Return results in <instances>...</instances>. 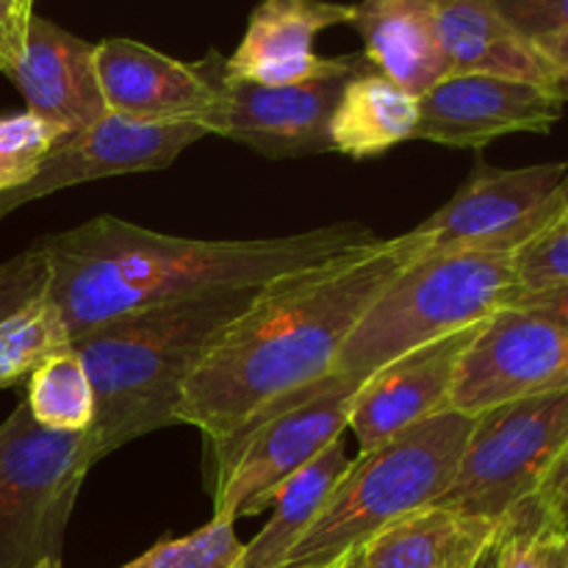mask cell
I'll return each instance as SVG.
<instances>
[{
	"mask_svg": "<svg viewBox=\"0 0 568 568\" xmlns=\"http://www.w3.org/2000/svg\"><path fill=\"white\" fill-rule=\"evenodd\" d=\"M327 568H366L364 566V549H355V552L344 555L342 560H336V564L327 566Z\"/></svg>",
	"mask_w": 568,
	"mask_h": 568,
	"instance_id": "cell-36",
	"label": "cell"
},
{
	"mask_svg": "<svg viewBox=\"0 0 568 568\" xmlns=\"http://www.w3.org/2000/svg\"><path fill=\"white\" fill-rule=\"evenodd\" d=\"M366 64L364 53L349 70L292 87L222 81L220 109L209 133L247 144L266 159L333 153L331 122L349 78Z\"/></svg>",
	"mask_w": 568,
	"mask_h": 568,
	"instance_id": "cell-13",
	"label": "cell"
},
{
	"mask_svg": "<svg viewBox=\"0 0 568 568\" xmlns=\"http://www.w3.org/2000/svg\"><path fill=\"white\" fill-rule=\"evenodd\" d=\"M471 568H499V552H497V538L486 547V552L477 558V564Z\"/></svg>",
	"mask_w": 568,
	"mask_h": 568,
	"instance_id": "cell-35",
	"label": "cell"
},
{
	"mask_svg": "<svg viewBox=\"0 0 568 568\" xmlns=\"http://www.w3.org/2000/svg\"><path fill=\"white\" fill-rule=\"evenodd\" d=\"M92 430L37 425L26 399L0 425V568L61 560L64 530L89 469Z\"/></svg>",
	"mask_w": 568,
	"mask_h": 568,
	"instance_id": "cell-7",
	"label": "cell"
},
{
	"mask_svg": "<svg viewBox=\"0 0 568 568\" xmlns=\"http://www.w3.org/2000/svg\"><path fill=\"white\" fill-rule=\"evenodd\" d=\"M449 75H494L555 92V72L488 0H430Z\"/></svg>",
	"mask_w": 568,
	"mask_h": 568,
	"instance_id": "cell-18",
	"label": "cell"
},
{
	"mask_svg": "<svg viewBox=\"0 0 568 568\" xmlns=\"http://www.w3.org/2000/svg\"><path fill=\"white\" fill-rule=\"evenodd\" d=\"M31 568H61V560H42V564H37Z\"/></svg>",
	"mask_w": 568,
	"mask_h": 568,
	"instance_id": "cell-38",
	"label": "cell"
},
{
	"mask_svg": "<svg viewBox=\"0 0 568 568\" xmlns=\"http://www.w3.org/2000/svg\"><path fill=\"white\" fill-rule=\"evenodd\" d=\"M497 552L499 568H568V530L549 525L527 499L499 525Z\"/></svg>",
	"mask_w": 568,
	"mask_h": 568,
	"instance_id": "cell-26",
	"label": "cell"
},
{
	"mask_svg": "<svg viewBox=\"0 0 568 568\" xmlns=\"http://www.w3.org/2000/svg\"><path fill=\"white\" fill-rule=\"evenodd\" d=\"M242 555L244 544L236 536V521L211 516L189 536L164 538L120 568H239Z\"/></svg>",
	"mask_w": 568,
	"mask_h": 568,
	"instance_id": "cell-25",
	"label": "cell"
},
{
	"mask_svg": "<svg viewBox=\"0 0 568 568\" xmlns=\"http://www.w3.org/2000/svg\"><path fill=\"white\" fill-rule=\"evenodd\" d=\"M26 3H28V6H31V9H33V0H26Z\"/></svg>",
	"mask_w": 568,
	"mask_h": 568,
	"instance_id": "cell-39",
	"label": "cell"
},
{
	"mask_svg": "<svg viewBox=\"0 0 568 568\" xmlns=\"http://www.w3.org/2000/svg\"><path fill=\"white\" fill-rule=\"evenodd\" d=\"M361 222H333L275 239H183L100 214L39 239L48 255V297L70 336L155 305L253 288L314 270L377 242Z\"/></svg>",
	"mask_w": 568,
	"mask_h": 568,
	"instance_id": "cell-2",
	"label": "cell"
},
{
	"mask_svg": "<svg viewBox=\"0 0 568 568\" xmlns=\"http://www.w3.org/2000/svg\"><path fill=\"white\" fill-rule=\"evenodd\" d=\"M203 136H209V131L200 122H139L109 111L87 131L59 139L26 186L0 194V220L61 189L100 178L164 170Z\"/></svg>",
	"mask_w": 568,
	"mask_h": 568,
	"instance_id": "cell-11",
	"label": "cell"
},
{
	"mask_svg": "<svg viewBox=\"0 0 568 568\" xmlns=\"http://www.w3.org/2000/svg\"><path fill=\"white\" fill-rule=\"evenodd\" d=\"M50 266L39 239L0 264V322L48 292Z\"/></svg>",
	"mask_w": 568,
	"mask_h": 568,
	"instance_id": "cell-29",
	"label": "cell"
},
{
	"mask_svg": "<svg viewBox=\"0 0 568 568\" xmlns=\"http://www.w3.org/2000/svg\"><path fill=\"white\" fill-rule=\"evenodd\" d=\"M564 98L536 83L494 75H447L419 98L416 139L483 150L516 133H549L564 120Z\"/></svg>",
	"mask_w": 568,
	"mask_h": 568,
	"instance_id": "cell-14",
	"label": "cell"
},
{
	"mask_svg": "<svg viewBox=\"0 0 568 568\" xmlns=\"http://www.w3.org/2000/svg\"><path fill=\"white\" fill-rule=\"evenodd\" d=\"M266 286L155 305L72 338L94 388L89 430L98 464L114 449L175 425V408L194 366Z\"/></svg>",
	"mask_w": 568,
	"mask_h": 568,
	"instance_id": "cell-3",
	"label": "cell"
},
{
	"mask_svg": "<svg viewBox=\"0 0 568 568\" xmlns=\"http://www.w3.org/2000/svg\"><path fill=\"white\" fill-rule=\"evenodd\" d=\"M59 139L61 133L31 111L0 116V194L26 186Z\"/></svg>",
	"mask_w": 568,
	"mask_h": 568,
	"instance_id": "cell-27",
	"label": "cell"
},
{
	"mask_svg": "<svg viewBox=\"0 0 568 568\" xmlns=\"http://www.w3.org/2000/svg\"><path fill=\"white\" fill-rule=\"evenodd\" d=\"M568 211V161L499 170L477 164L464 186L414 236L422 253H519Z\"/></svg>",
	"mask_w": 568,
	"mask_h": 568,
	"instance_id": "cell-9",
	"label": "cell"
},
{
	"mask_svg": "<svg viewBox=\"0 0 568 568\" xmlns=\"http://www.w3.org/2000/svg\"><path fill=\"white\" fill-rule=\"evenodd\" d=\"M9 78L31 114L53 125L61 139L87 131L109 114L94 67V44L31 14Z\"/></svg>",
	"mask_w": 568,
	"mask_h": 568,
	"instance_id": "cell-17",
	"label": "cell"
},
{
	"mask_svg": "<svg viewBox=\"0 0 568 568\" xmlns=\"http://www.w3.org/2000/svg\"><path fill=\"white\" fill-rule=\"evenodd\" d=\"M519 294L544 292V288L568 283V220L560 216L555 225L538 233L532 242L516 253Z\"/></svg>",
	"mask_w": 568,
	"mask_h": 568,
	"instance_id": "cell-28",
	"label": "cell"
},
{
	"mask_svg": "<svg viewBox=\"0 0 568 568\" xmlns=\"http://www.w3.org/2000/svg\"><path fill=\"white\" fill-rule=\"evenodd\" d=\"M480 325L414 349L377 369L355 394L349 427L361 453L449 408L455 372Z\"/></svg>",
	"mask_w": 568,
	"mask_h": 568,
	"instance_id": "cell-16",
	"label": "cell"
},
{
	"mask_svg": "<svg viewBox=\"0 0 568 568\" xmlns=\"http://www.w3.org/2000/svg\"><path fill=\"white\" fill-rule=\"evenodd\" d=\"M347 469V449L338 438L320 458H314L292 480L283 483L281 491L275 494L270 505L272 516L264 530L253 541L244 544L242 566L239 568H281L283 558L292 552V547L303 538L311 521L320 516L322 505H325V499L331 497V491Z\"/></svg>",
	"mask_w": 568,
	"mask_h": 568,
	"instance_id": "cell-22",
	"label": "cell"
},
{
	"mask_svg": "<svg viewBox=\"0 0 568 568\" xmlns=\"http://www.w3.org/2000/svg\"><path fill=\"white\" fill-rule=\"evenodd\" d=\"M419 98L405 92L366 61L344 87L331 122L333 153L377 159L397 144L416 139Z\"/></svg>",
	"mask_w": 568,
	"mask_h": 568,
	"instance_id": "cell-21",
	"label": "cell"
},
{
	"mask_svg": "<svg viewBox=\"0 0 568 568\" xmlns=\"http://www.w3.org/2000/svg\"><path fill=\"white\" fill-rule=\"evenodd\" d=\"M349 17L353 6L331 0H261L242 42L225 59V75L261 87H292L338 75L361 53L322 59L314 53V39L333 26H349Z\"/></svg>",
	"mask_w": 568,
	"mask_h": 568,
	"instance_id": "cell-15",
	"label": "cell"
},
{
	"mask_svg": "<svg viewBox=\"0 0 568 568\" xmlns=\"http://www.w3.org/2000/svg\"><path fill=\"white\" fill-rule=\"evenodd\" d=\"M521 37L568 31V0H488Z\"/></svg>",
	"mask_w": 568,
	"mask_h": 568,
	"instance_id": "cell-30",
	"label": "cell"
},
{
	"mask_svg": "<svg viewBox=\"0 0 568 568\" xmlns=\"http://www.w3.org/2000/svg\"><path fill=\"white\" fill-rule=\"evenodd\" d=\"M366 381L327 375L255 410L231 436L209 442L214 516L239 521L270 508L283 483L344 436L355 394Z\"/></svg>",
	"mask_w": 568,
	"mask_h": 568,
	"instance_id": "cell-6",
	"label": "cell"
},
{
	"mask_svg": "<svg viewBox=\"0 0 568 568\" xmlns=\"http://www.w3.org/2000/svg\"><path fill=\"white\" fill-rule=\"evenodd\" d=\"M422 255L408 231L270 283L194 366L175 425L220 442L264 405L333 375L338 349L366 308Z\"/></svg>",
	"mask_w": 568,
	"mask_h": 568,
	"instance_id": "cell-1",
	"label": "cell"
},
{
	"mask_svg": "<svg viewBox=\"0 0 568 568\" xmlns=\"http://www.w3.org/2000/svg\"><path fill=\"white\" fill-rule=\"evenodd\" d=\"M530 503L536 505L538 514L549 525H555L558 530H568V444L560 458L555 460L552 469H549V475L544 477L538 491L530 497Z\"/></svg>",
	"mask_w": 568,
	"mask_h": 568,
	"instance_id": "cell-31",
	"label": "cell"
},
{
	"mask_svg": "<svg viewBox=\"0 0 568 568\" xmlns=\"http://www.w3.org/2000/svg\"><path fill=\"white\" fill-rule=\"evenodd\" d=\"M28 410L48 430L83 433L94 422V388L72 344L50 355L28 377Z\"/></svg>",
	"mask_w": 568,
	"mask_h": 568,
	"instance_id": "cell-23",
	"label": "cell"
},
{
	"mask_svg": "<svg viewBox=\"0 0 568 568\" xmlns=\"http://www.w3.org/2000/svg\"><path fill=\"white\" fill-rule=\"evenodd\" d=\"M532 42H536V48L541 50V55L552 67L555 94L564 98V103H568V31L547 33V37H538Z\"/></svg>",
	"mask_w": 568,
	"mask_h": 568,
	"instance_id": "cell-33",
	"label": "cell"
},
{
	"mask_svg": "<svg viewBox=\"0 0 568 568\" xmlns=\"http://www.w3.org/2000/svg\"><path fill=\"white\" fill-rule=\"evenodd\" d=\"M70 344L72 336L64 314L44 292L42 297L0 322V388L28 381L39 364Z\"/></svg>",
	"mask_w": 568,
	"mask_h": 568,
	"instance_id": "cell-24",
	"label": "cell"
},
{
	"mask_svg": "<svg viewBox=\"0 0 568 568\" xmlns=\"http://www.w3.org/2000/svg\"><path fill=\"white\" fill-rule=\"evenodd\" d=\"M564 216H566V220H568V211H566V214H564Z\"/></svg>",
	"mask_w": 568,
	"mask_h": 568,
	"instance_id": "cell-40",
	"label": "cell"
},
{
	"mask_svg": "<svg viewBox=\"0 0 568 568\" xmlns=\"http://www.w3.org/2000/svg\"><path fill=\"white\" fill-rule=\"evenodd\" d=\"M3 3L9 6L11 11H14V14H17V20H22V22H28V20H31L33 9H31V6L26 3V0H3Z\"/></svg>",
	"mask_w": 568,
	"mask_h": 568,
	"instance_id": "cell-37",
	"label": "cell"
},
{
	"mask_svg": "<svg viewBox=\"0 0 568 568\" xmlns=\"http://www.w3.org/2000/svg\"><path fill=\"white\" fill-rule=\"evenodd\" d=\"M510 308H525L530 314L544 316L549 322L568 327V283L566 286L544 288V292H525L510 303Z\"/></svg>",
	"mask_w": 568,
	"mask_h": 568,
	"instance_id": "cell-32",
	"label": "cell"
},
{
	"mask_svg": "<svg viewBox=\"0 0 568 568\" xmlns=\"http://www.w3.org/2000/svg\"><path fill=\"white\" fill-rule=\"evenodd\" d=\"M349 26L364 42V59L414 98L449 75L430 0H358Z\"/></svg>",
	"mask_w": 568,
	"mask_h": 568,
	"instance_id": "cell-19",
	"label": "cell"
},
{
	"mask_svg": "<svg viewBox=\"0 0 568 568\" xmlns=\"http://www.w3.org/2000/svg\"><path fill=\"white\" fill-rule=\"evenodd\" d=\"M28 22L17 20L14 11L0 0V72L9 75V70L14 67L17 53L22 48V37H26Z\"/></svg>",
	"mask_w": 568,
	"mask_h": 568,
	"instance_id": "cell-34",
	"label": "cell"
},
{
	"mask_svg": "<svg viewBox=\"0 0 568 568\" xmlns=\"http://www.w3.org/2000/svg\"><path fill=\"white\" fill-rule=\"evenodd\" d=\"M503 521L427 505L394 521L364 547L366 568H471Z\"/></svg>",
	"mask_w": 568,
	"mask_h": 568,
	"instance_id": "cell-20",
	"label": "cell"
},
{
	"mask_svg": "<svg viewBox=\"0 0 568 568\" xmlns=\"http://www.w3.org/2000/svg\"><path fill=\"white\" fill-rule=\"evenodd\" d=\"M471 427L475 416L447 408L349 460L281 568L333 566L403 516L438 503L453 483Z\"/></svg>",
	"mask_w": 568,
	"mask_h": 568,
	"instance_id": "cell-4",
	"label": "cell"
},
{
	"mask_svg": "<svg viewBox=\"0 0 568 568\" xmlns=\"http://www.w3.org/2000/svg\"><path fill=\"white\" fill-rule=\"evenodd\" d=\"M568 444V392L505 403L475 416L442 508L480 519L505 516L538 491Z\"/></svg>",
	"mask_w": 568,
	"mask_h": 568,
	"instance_id": "cell-8",
	"label": "cell"
},
{
	"mask_svg": "<svg viewBox=\"0 0 568 568\" xmlns=\"http://www.w3.org/2000/svg\"><path fill=\"white\" fill-rule=\"evenodd\" d=\"M566 392L568 327L525 308H503L466 347L449 408L480 416L497 405Z\"/></svg>",
	"mask_w": 568,
	"mask_h": 568,
	"instance_id": "cell-10",
	"label": "cell"
},
{
	"mask_svg": "<svg viewBox=\"0 0 568 568\" xmlns=\"http://www.w3.org/2000/svg\"><path fill=\"white\" fill-rule=\"evenodd\" d=\"M100 89L111 114L139 122H200L209 131L222 98L225 59L178 61L136 39L94 44Z\"/></svg>",
	"mask_w": 568,
	"mask_h": 568,
	"instance_id": "cell-12",
	"label": "cell"
},
{
	"mask_svg": "<svg viewBox=\"0 0 568 568\" xmlns=\"http://www.w3.org/2000/svg\"><path fill=\"white\" fill-rule=\"evenodd\" d=\"M516 297V253L422 255L366 308L338 349L333 375L372 377L414 349L483 325Z\"/></svg>",
	"mask_w": 568,
	"mask_h": 568,
	"instance_id": "cell-5",
	"label": "cell"
}]
</instances>
